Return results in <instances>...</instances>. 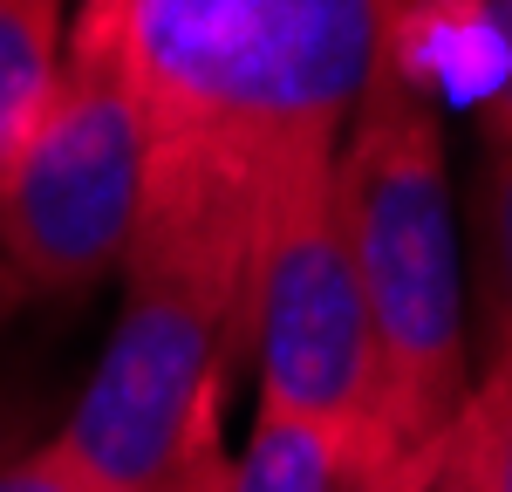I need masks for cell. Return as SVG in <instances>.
Returning <instances> with one entry per match:
<instances>
[{"label":"cell","instance_id":"14","mask_svg":"<svg viewBox=\"0 0 512 492\" xmlns=\"http://www.w3.org/2000/svg\"><path fill=\"white\" fill-rule=\"evenodd\" d=\"M76 7H89V0H69V14H76Z\"/></svg>","mask_w":512,"mask_h":492},{"label":"cell","instance_id":"8","mask_svg":"<svg viewBox=\"0 0 512 492\" xmlns=\"http://www.w3.org/2000/svg\"><path fill=\"white\" fill-rule=\"evenodd\" d=\"M69 48V0H0V185L21 158Z\"/></svg>","mask_w":512,"mask_h":492},{"label":"cell","instance_id":"5","mask_svg":"<svg viewBox=\"0 0 512 492\" xmlns=\"http://www.w3.org/2000/svg\"><path fill=\"white\" fill-rule=\"evenodd\" d=\"M246 363L260 383V404H253L260 417L390 431L376 335H369L349 226H342V192H335V158L301 164L274 192L260 260H253Z\"/></svg>","mask_w":512,"mask_h":492},{"label":"cell","instance_id":"4","mask_svg":"<svg viewBox=\"0 0 512 492\" xmlns=\"http://www.w3.org/2000/svg\"><path fill=\"white\" fill-rule=\"evenodd\" d=\"M144 205V117L110 28L82 7L21 158L0 185V315L76 301L130 253Z\"/></svg>","mask_w":512,"mask_h":492},{"label":"cell","instance_id":"9","mask_svg":"<svg viewBox=\"0 0 512 492\" xmlns=\"http://www.w3.org/2000/svg\"><path fill=\"white\" fill-rule=\"evenodd\" d=\"M472 233H478L485 363H512V137H485V151H478Z\"/></svg>","mask_w":512,"mask_h":492},{"label":"cell","instance_id":"12","mask_svg":"<svg viewBox=\"0 0 512 492\" xmlns=\"http://www.w3.org/2000/svg\"><path fill=\"white\" fill-rule=\"evenodd\" d=\"M226 465H233V451H226V445L198 451V458H192V472H185V479H178L171 492H226Z\"/></svg>","mask_w":512,"mask_h":492},{"label":"cell","instance_id":"1","mask_svg":"<svg viewBox=\"0 0 512 492\" xmlns=\"http://www.w3.org/2000/svg\"><path fill=\"white\" fill-rule=\"evenodd\" d=\"M89 14L144 117L137 226L260 260L274 192L335 158L410 0H89Z\"/></svg>","mask_w":512,"mask_h":492},{"label":"cell","instance_id":"7","mask_svg":"<svg viewBox=\"0 0 512 492\" xmlns=\"http://www.w3.org/2000/svg\"><path fill=\"white\" fill-rule=\"evenodd\" d=\"M390 76L417 96L458 89L485 137H512V0H410Z\"/></svg>","mask_w":512,"mask_h":492},{"label":"cell","instance_id":"10","mask_svg":"<svg viewBox=\"0 0 512 492\" xmlns=\"http://www.w3.org/2000/svg\"><path fill=\"white\" fill-rule=\"evenodd\" d=\"M444 458L465 492H512V363H478L472 397L444 431Z\"/></svg>","mask_w":512,"mask_h":492},{"label":"cell","instance_id":"13","mask_svg":"<svg viewBox=\"0 0 512 492\" xmlns=\"http://www.w3.org/2000/svg\"><path fill=\"white\" fill-rule=\"evenodd\" d=\"M410 492H465V486H458V472H451V458L437 451V465H431V472H424V479H417Z\"/></svg>","mask_w":512,"mask_h":492},{"label":"cell","instance_id":"2","mask_svg":"<svg viewBox=\"0 0 512 492\" xmlns=\"http://www.w3.org/2000/svg\"><path fill=\"white\" fill-rule=\"evenodd\" d=\"M335 192L376 335L383 424L403 451H437L472 397L478 363L465 240L431 96L383 69V82L335 144Z\"/></svg>","mask_w":512,"mask_h":492},{"label":"cell","instance_id":"3","mask_svg":"<svg viewBox=\"0 0 512 492\" xmlns=\"http://www.w3.org/2000/svg\"><path fill=\"white\" fill-rule=\"evenodd\" d=\"M253 335V260L198 233L137 226L117 267V328L48 431L103 492H171L226 445V397Z\"/></svg>","mask_w":512,"mask_h":492},{"label":"cell","instance_id":"6","mask_svg":"<svg viewBox=\"0 0 512 492\" xmlns=\"http://www.w3.org/2000/svg\"><path fill=\"white\" fill-rule=\"evenodd\" d=\"M437 451H403L390 431H342L253 410V431L226 465V492H410L437 465Z\"/></svg>","mask_w":512,"mask_h":492},{"label":"cell","instance_id":"11","mask_svg":"<svg viewBox=\"0 0 512 492\" xmlns=\"http://www.w3.org/2000/svg\"><path fill=\"white\" fill-rule=\"evenodd\" d=\"M0 492H103L55 438L41 445H0Z\"/></svg>","mask_w":512,"mask_h":492}]
</instances>
